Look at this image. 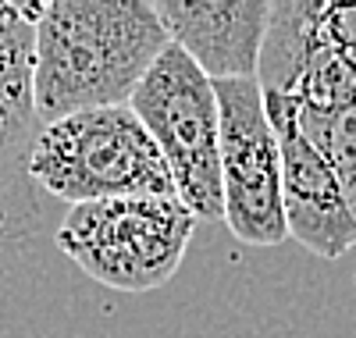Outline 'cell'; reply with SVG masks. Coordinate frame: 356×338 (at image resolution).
<instances>
[{
    "label": "cell",
    "mask_w": 356,
    "mask_h": 338,
    "mask_svg": "<svg viewBox=\"0 0 356 338\" xmlns=\"http://www.w3.org/2000/svg\"><path fill=\"white\" fill-rule=\"evenodd\" d=\"M168 47V29L146 0H50L33 43L40 121L129 104Z\"/></svg>",
    "instance_id": "obj_1"
},
{
    "label": "cell",
    "mask_w": 356,
    "mask_h": 338,
    "mask_svg": "<svg viewBox=\"0 0 356 338\" xmlns=\"http://www.w3.org/2000/svg\"><path fill=\"white\" fill-rule=\"evenodd\" d=\"M33 175L47 196L72 207L125 196H178L157 143L129 104L47 121L33 150Z\"/></svg>",
    "instance_id": "obj_2"
},
{
    "label": "cell",
    "mask_w": 356,
    "mask_h": 338,
    "mask_svg": "<svg viewBox=\"0 0 356 338\" xmlns=\"http://www.w3.org/2000/svg\"><path fill=\"white\" fill-rule=\"evenodd\" d=\"M196 214L178 196H125L68 207L57 246L118 292H154L182 267Z\"/></svg>",
    "instance_id": "obj_3"
},
{
    "label": "cell",
    "mask_w": 356,
    "mask_h": 338,
    "mask_svg": "<svg viewBox=\"0 0 356 338\" xmlns=\"http://www.w3.org/2000/svg\"><path fill=\"white\" fill-rule=\"evenodd\" d=\"M129 107L157 143L178 200L196 218L221 221V104L214 79L171 43L139 82Z\"/></svg>",
    "instance_id": "obj_4"
},
{
    "label": "cell",
    "mask_w": 356,
    "mask_h": 338,
    "mask_svg": "<svg viewBox=\"0 0 356 338\" xmlns=\"http://www.w3.org/2000/svg\"><path fill=\"white\" fill-rule=\"evenodd\" d=\"M43 4L0 0V274L43 221V189L33 175V150L43 121L33 97V43Z\"/></svg>",
    "instance_id": "obj_5"
},
{
    "label": "cell",
    "mask_w": 356,
    "mask_h": 338,
    "mask_svg": "<svg viewBox=\"0 0 356 338\" xmlns=\"http://www.w3.org/2000/svg\"><path fill=\"white\" fill-rule=\"evenodd\" d=\"M214 86L221 104V221L246 246H278L289 239V225L282 203V150L264 86L260 79Z\"/></svg>",
    "instance_id": "obj_6"
},
{
    "label": "cell",
    "mask_w": 356,
    "mask_h": 338,
    "mask_svg": "<svg viewBox=\"0 0 356 338\" xmlns=\"http://www.w3.org/2000/svg\"><path fill=\"white\" fill-rule=\"evenodd\" d=\"M267 114L282 150V203L289 239L324 260H339L356 250V210L339 171L303 132L296 104L282 93H267Z\"/></svg>",
    "instance_id": "obj_7"
},
{
    "label": "cell",
    "mask_w": 356,
    "mask_h": 338,
    "mask_svg": "<svg viewBox=\"0 0 356 338\" xmlns=\"http://www.w3.org/2000/svg\"><path fill=\"white\" fill-rule=\"evenodd\" d=\"M154 8L171 43L214 82L257 79L275 0H157Z\"/></svg>",
    "instance_id": "obj_8"
},
{
    "label": "cell",
    "mask_w": 356,
    "mask_h": 338,
    "mask_svg": "<svg viewBox=\"0 0 356 338\" xmlns=\"http://www.w3.org/2000/svg\"><path fill=\"white\" fill-rule=\"evenodd\" d=\"M296 114H300L303 132L321 146V153L339 171L342 186L349 193V203L356 210V104L335 107V111H303L296 104Z\"/></svg>",
    "instance_id": "obj_9"
}]
</instances>
